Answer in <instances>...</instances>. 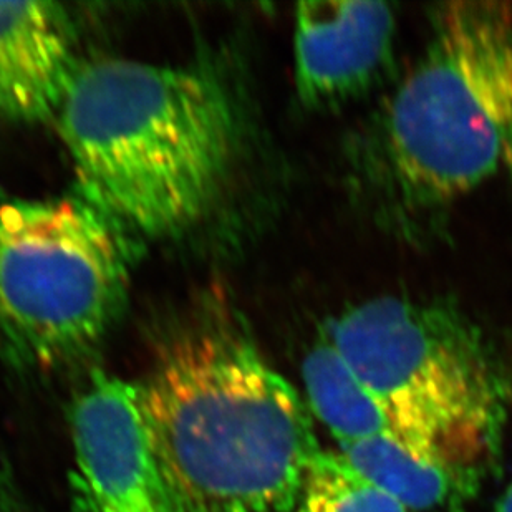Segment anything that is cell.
<instances>
[{
    "label": "cell",
    "mask_w": 512,
    "mask_h": 512,
    "mask_svg": "<svg viewBox=\"0 0 512 512\" xmlns=\"http://www.w3.org/2000/svg\"><path fill=\"white\" fill-rule=\"evenodd\" d=\"M511 145L512 10L443 4L423 55L343 138V194L377 231L423 247Z\"/></svg>",
    "instance_id": "1"
},
{
    "label": "cell",
    "mask_w": 512,
    "mask_h": 512,
    "mask_svg": "<svg viewBox=\"0 0 512 512\" xmlns=\"http://www.w3.org/2000/svg\"><path fill=\"white\" fill-rule=\"evenodd\" d=\"M138 387L168 511H294L320 453L310 408L231 315L171 332Z\"/></svg>",
    "instance_id": "2"
},
{
    "label": "cell",
    "mask_w": 512,
    "mask_h": 512,
    "mask_svg": "<svg viewBox=\"0 0 512 512\" xmlns=\"http://www.w3.org/2000/svg\"><path fill=\"white\" fill-rule=\"evenodd\" d=\"M340 455L408 511H453L473 494L476 469L416 455L392 436L343 443Z\"/></svg>",
    "instance_id": "9"
},
{
    "label": "cell",
    "mask_w": 512,
    "mask_h": 512,
    "mask_svg": "<svg viewBox=\"0 0 512 512\" xmlns=\"http://www.w3.org/2000/svg\"><path fill=\"white\" fill-rule=\"evenodd\" d=\"M397 10L387 2L312 0L295 10V88L312 112L360 103L392 77Z\"/></svg>",
    "instance_id": "7"
},
{
    "label": "cell",
    "mask_w": 512,
    "mask_h": 512,
    "mask_svg": "<svg viewBox=\"0 0 512 512\" xmlns=\"http://www.w3.org/2000/svg\"><path fill=\"white\" fill-rule=\"evenodd\" d=\"M58 120L82 198L146 237L174 236L211 211L239 140L219 80L133 60L80 67Z\"/></svg>",
    "instance_id": "3"
},
{
    "label": "cell",
    "mask_w": 512,
    "mask_h": 512,
    "mask_svg": "<svg viewBox=\"0 0 512 512\" xmlns=\"http://www.w3.org/2000/svg\"><path fill=\"white\" fill-rule=\"evenodd\" d=\"M0 512H4V506H2V499H0Z\"/></svg>",
    "instance_id": "14"
},
{
    "label": "cell",
    "mask_w": 512,
    "mask_h": 512,
    "mask_svg": "<svg viewBox=\"0 0 512 512\" xmlns=\"http://www.w3.org/2000/svg\"><path fill=\"white\" fill-rule=\"evenodd\" d=\"M78 70L75 32L60 5L0 2V120L58 115Z\"/></svg>",
    "instance_id": "8"
},
{
    "label": "cell",
    "mask_w": 512,
    "mask_h": 512,
    "mask_svg": "<svg viewBox=\"0 0 512 512\" xmlns=\"http://www.w3.org/2000/svg\"><path fill=\"white\" fill-rule=\"evenodd\" d=\"M70 428L72 512H170L136 383L93 375L73 401Z\"/></svg>",
    "instance_id": "6"
},
{
    "label": "cell",
    "mask_w": 512,
    "mask_h": 512,
    "mask_svg": "<svg viewBox=\"0 0 512 512\" xmlns=\"http://www.w3.org/2000/svg\"><path fill=\"white\" fill-rule=\"evenodd\" d=\"M496 512H512V483L504 491L503 498L499 499Z\"/></svg>",
    "instance_id": "12"
},
{
    "label": "cell",
    "mask_w": 512,
    "mask_h": 512,
    "mask_svg": "<svg viewBox=\"0 0 512 512\" xmlns=\"http://www.w3.org/2000/svg\"><path fill=\"white\" fill-rule=\"evenodd\" d=\"M292 512H410L340 453L320 451Z\"/></svg>",
    "instance_id": "11"
},
{
    "label": "cell",
    "mask_w": 512,
    "mask_h": 512,
    "mask_svg": "<svg viewBox=\"0 0 512 512\" xmlns=\"http://www.w3.org/2000/svg\"><path fill=\"white\" fill-rule=\"evenodd\" d=\"M324 335L416 455L473 468L498 440L503 373L484 330L455 302L375 297L335 315Z\"/></svg>",
    "instance_id": "4"
},
{
    "label": "cell",
    "mask_w": 512,
    "mask_h": 512,
    "mask_svg": "<svg viewBox=\"0 0 512 512\" xmlns=\"http://www.w3.org/2000/svg\"><path fill=\"white\" fill-rule=\"evenodd\" d=\"M123 232L83 198L0 196V358L63 367L105 339L125 305Z\"/></svg>",
    "instance_id": "5"
},
{
    "label": "cell",
    "mask_w": 512,
    "mask_h": 512,
    "mask_svg": "<svg viewBox=\"0 0 512 512\" xmlns=\"http://www.w3.org/2000/svg\"><path fill=\"white\" fill-rule=\"evenodd\" d=\"M302 375L310 411L329 428L339 445L377 436L397 438L385 408L324 332L307 353Z\"/></svg>",
    "instance_id": "10"
},
{
    "label": "cell",
    "mask_w": 512,
    "mask_h": 512,
    "mask_svg": "<svg viewBox=\"0 0 512 512\" xmlns=\"http://www.w3.org/2000/svg\"><path fill=\"white\" fill-rule=\"evenodd\" d=\"M506 170L509 171V176H511V179H512V145H511V148H509V151H508V158H506Z\"/></svg>",
    "instance_id": "13"
}]
</instances>
